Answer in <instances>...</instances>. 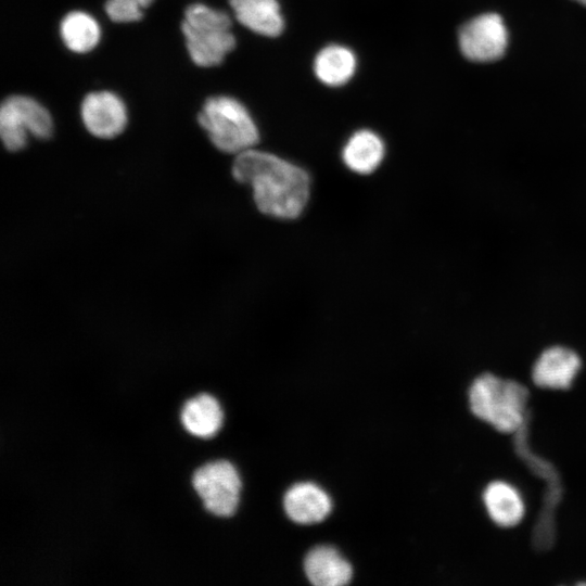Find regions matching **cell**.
<instances>
[{
	"instance_id": "cell-1",
	"label": "cell",
	"mask_w": 586,
	"mask_h": 586,
	"mask_svg": "<svg viewBox=\"0 0 586 586\" xmlns=\"http://www.w3.org/2000/svg\"><path fill=\"white\" fill-rule=\"evenodd\" d=\"M232 175L238 181L251 184L254 201L266 215L295 218L307 204L308 174L275 154L253 149L243 151L233 163Z\"/></svg>"
},
{
	"instance_id": "cell-2",
	"label": "cell",
	"mask_w": 586,
	"mask_h": 586,
	"mask_svg": "<svg viewBox=\"0 0 586 586\" xmlns=\"http://www.w3.org/2000/svg\"><path fill=\"white\" fill-rule=\"evenodd\" d=\"M530 396L527 384L485 371L471 382L468 404L477 420L501 434L511 435L525 420Z\"/></svg>"
},
{
	"instance_id": "cell-3",
	"label": "cell",
	"mask_w": 586,
	"mask_h": 586,
	"mask_svg": "<svg viewBox=\"0 0 586 586\" xmlns=\"http://www.w3.org/2000/svg\"><path fill=\"white\" fill-rule=\"evenodd\" d=\"M181 29L189 55L198 66L219 65L235 46L229 15L203 3L186 9Z\"/></svg>"
},
{
	"instance_id": "cell-4",
	"label": "cell",
	"mask_w": 586,
	"mask_h": 586,
	"mask_svg": "<svg viewBox=\"0 0 586 586\" xmlns=\"http://www.w3.org/2000/svg\"><path fill=\"white\" fill-rule=\"evenodd\" d=\"M198 120L214 145L226 153L239 154L253 149L259 139L251 114L232 97L208 98L198 115Z\"/></svg>"
},
{
	"instance_id": "cell-5",
	"label": "cell",
	"mask_w": 586,
	"mask_h": 586,
	"mask_svg": "<svg viewBox=\"0 0 586 586\" xmlns=\"http://www.w3.org/2000/svg\"><path fill=\"white\" fill-rule=\"evenodd\" d=\"M53 122L48 110L27 95H10L0 109V135L4 146L18 151L26 144L28 133L47 139L52 135Z\"/></svg>"
},
{
	"instance_id": "cell-6",
	"label": "cell",
	"mask_w": 586,
	"mask_h": 586,
	"mask_svg": "<svg viewBox=\"0 0 586 586\" xmlns=\"http://www.w3.org/2000/svg\"><path fill=\"white\" fill-rule=\"evenodd\" d=\"M192 485L207 511L218 517L232 515L239 505L241 479L227 460L208 462L196 469Z\"/></svg>"
},
{
	"instance_id": "cell-7",
	"label": "cell",
	"mask_w": 586,
	"mask_h": 586,
	"mask_svg": "<svg viewBox=\"0 0 586 586\" xmlns=\"http://www.w3.org/2000/svg\"><path fill=\"white\" fill-rule=\"evenodd\" d=\"M509 36L502 17L483 13L466 22L459 29L458 43L469 61L487 63L499 60L506 52Z\"/></svg>"
},
{
	"instance_id": "cell-8",
	"label": "cell",
	"mask_w": 586,
	"mask_h": 586,
	"mask_svg": "<svg viewBox=\"0 0 586 586\" xmlns=\"http://www.w3.org/2000/svg\"><path fill=\"white\" fill-rule=\"evenodd\" d=\"M583 368L578 352L563 344L545 347L536 357L531 371V387L566 391Z\"/></svg>"
},
{
	"instance_id": "cell-9",
	"label": "cell",
	"mask_w": 586,
	"mask_h": 586,
	"mask_svg": "<svg viewBox=\"0 0 586 586\" xmlns=\"http://www.w3.org/2000/svg\"><path fill=\"white\" fill-rule=\"evenodd\" d=\"M80 113L87 130L98 138H114L127 125V110L123 100L110 91L87 94Z\"/></svg>"
},
{
	"instance_id": "cell-10",
	"label": "cell",
	"mask_w": 586,
	"mask_h": 586,
	"mask_svg": "<svg viewBox=\"0 0 586 586\" xmlns=\"http://www.w3.org/2000/svg\"><path fill=\"white\" fill-rule=\"evenodd\" d=\"M489 519L499 527L519 525L525 515V504L519 489L504 480L489 482L482 494Z\"/></svg>"
},
{
	"instance_id": "cell-11",
	"label": "cell",
	"mask_w": 586,
	"mask_h": 586,
	"mask_svg": "<svg viewBox=\"0 0 586 586\" xmlns=\"http://www.w3.org/2000/svg\"><path fill=\"white\" fill-rule=\"evenodd\" d=\"M284 509L291 520L302 524L322 521L331 511V500L313 483L293 485L284 496Z\"/></svg>"
},
{
	"instance_id": "cell-12",
	"label": "cell",
	"mask_w": 586,
	"mask_h": 586,
	"mask_svg": "<svg viewBox=\"0 0 586 586\" xmlns=\"http://www.w3.org/2000/svg\"><path fill=\"white\" fill-rule=\"evenodd\" d=\"M237 20L250 30L277 37L284 28L278 0H229Z\"/></svg>"
},
{
	"instance_id": "cell-13",
	"label": "cell",
	"mask_w": 586,
	"mask_h": 586,
	"mask_svg": "<svg viewBox=\"0 0 586 586\" xmlns=\"http://www.w3.org/2000/svg\"><path fill=\"white\" fill-rule=\"evenodd\" d=\"M309 582L316 586H342L352 578V566L332 547L318 546L311 549L304 562Z\"/></svg>"
},
{
	"instance_id": "cell-14",
	"label": "cell",
	"mask_w": 586,
	"mask_h": 586,
	"mask_svg": "<svg viewBox=\"0 0 586 586\" xmlns=\"http://www.w3.org/2000/svg\"><path fill=\"white\" fill-rule=\"evenodd\" d=\"M222 421V409L218 400L209 394H199L188 399L181 410L182 425L198 437H213L221 428Z\"/></svg>"
},
{
	"instance_id": "cell-15",
	"label": "cell",
	"mask_w": 586,
	"mask_h": 586,
	"mask_svg": "<svg viewBox=\"0 0 586 586\" xmlns=\"http://www.w3.org/2000/svg\"><path fill=\"white\" fill-rule=\"evenodd\" d=\"M384 151V143L375 132L361 129L349 137L343 148L342 157L351 170L366 175L381 164Z\"/></svg>"
},
{
	"instance_id": "cell-16",
	"label": "cell",
	"mask_w": 586,
	"mask_h": 586,
	"mask_svg": "<svg viewBox=\"0 0 586 586\" xmlns=\"http://www.w3.org/2000/svg\"><path fill=\"white\" fill-rule=\"evenodd\" d=\"M356 64V56L351 49L340 44H330L316 55L314 71L321 82L337 87L353 77Z\"/></svg>"
},
{
	"instance_id": "cell-17",
	"label": "cell",
	"mask_w": 586,
	"mask_h": 586,
	"mask_svg": "<svg viewBox=\"0 0 586 586\" xmlns=\"http://www.w3.org/2000/svg\"><path fill=\"white\" fill-rule=\"evenodd\" d=\"M60 35L66 48L76 53L94 49L100 41L101 29L98 22L88 13L73 11L60 24Z\"/></svg>"
},
{
	"instance_id": "cell-18",
	"label": "cell",
	"mask_w": 586,
	"mask_h": 586,
	"mask_svg": "<svg viewBox=\"0 0 586 586\" xmlns=\"http://www.w3.org/2000/svg\"><path fill=\"white\" fill-rule=\"evenodd\" d=\"M105 12L112 21L117 23L136 22L143 15L142 8L125 0H107Z\"/></svg>"
},
{
	"instance_id": "cell-19",
	"label": "cell",
	"mask_w": 586,
	"mask_h": 586,
	"mask_svg": "<svg viewBox=\"0 0 586 586\" xmlns=\"http://www.w3.org/2000/svg\"><path fill=\"white\" fill-rule=\"evenodd\" d=\"M125 1H128L130 3H133L142 9L146 8L148 5H150L152 3L153 0H125Z\"/></svg>"
},
{
	"instance_id": "cell-20",
	"label": "cell",
	"mask_w": 586,
	"mask_h": 586,
	"mask_svg": "<svg viewBox=\"0 0 586 586\" xmlns=\"http://www.w3.org/2000/svg\"><path fill=\"white\" fill-rule=\"evenodd\" d=\"M573 1L586 7V0H573Z\"/></svg>"
}]
</instances>
